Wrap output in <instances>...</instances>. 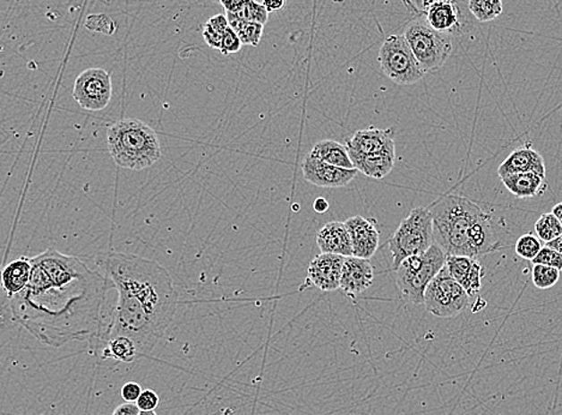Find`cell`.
Listing matches in <instances>:
<instances>
[{
	"label": "cell",
	"mask_w": 562,
	"mask_h": 415,
	"mask_svg": "<svg viewBox=\"0 0 562 415\" xmlns=\"http://www.w3.org/2000/svg\"><path fill=\"white\" fill-rule=\"evenodd\" d=\"M31 264L26 289L9 298L13 318L38 342L55 349L98 338L109 317L108 279L55 248L31 258Z\"/></svg>",
	"instance_id": "obj_1"
},
{
	"label": "cell",
	"mask_w": 562,
	"mask_h": 415,
	"mask_svg": "<svg viewBox=\"0 0 562 415\" xmlns=\"http://www.w3.org/2000/svg\"><path fill=\"white\" fill-rule=\"evenodd\" d=\"M95 264L118 298L105 329L90 343L125 336L140 357L148 356L175 318L179 296L171 275L158 262L116 251L98 254Z\"/></svg>",
	"instance_id": "obj_2"
},
{
	"label": "cell",
	"mask_w": 562,
	"mask_h": 415,
	"mask_svg": "<svg viewBox=\"0 0 562 415\" xmlns=\"http://www.w3.org/2000/svg\"><path fill=\"white\" fill-rule=\"evenodd\" d=\"M433 218L434 241L447 256L473 257L470 238L482 208L461 196H447L430 208Z\"/></svg>",
	"instance_id": "obj_3"
},
{
	"label": "cell",
	"mask_w": 562,
	"mask_h": 415,
	"mask_svg": "<svg viewBox=\"0 0 562 415\" xmlns=\"http://www.w3.org/2000/svg\"><path fill=\"white\" fill-rule=\"evenodd\" d=\"M109 154L119 168L142 171L161 159L157 131L140 119H120L107 130Z\"/></svg>",
	"instance_id": "obj_4"
},
{
	"label": "cell",
	"mask_w": 562,
	"mask_h": 415,
	"mask_svg": "<svg viewBox=\"0 0 562 415\" xmlns=\"http://www.w3.org/2000/svg\"><path fill=\"white\" fill-rule=\"evenodd\" d=\"M447 255L437 243L426 253L405 258L395 269L396 282L406 303L421 305L427 287L447 265Z\"/></svg>",
	"instance_id": "obj_5"
},
{
	"label": "cell",
	"mask_w": 562,
	"mask_h": 415,
	"mask_svg": "<svg viewBox=\"0 0 562 415\" xmlns=\"http://www.w3.org/2000/svg\"><path fill=\"white\" fill-rule=\"evenodd\" d=\"M434 243L432 212L430 208H413L388 240L394 269L405 258L426 253Z\"/></svg>",
	"instance_id": "obj_6"
},
{
	"label": "cell",
	"mask_w": 562,
	"mask_h": 415,
	"mask_svg": "<svg viewBox=\"0 0 562 415\" xmlns=\"http://www.w3.org/2000/svg\"><path fill=\"white\" fill-rule=\"evenodd\" d=\"M404 37L426 73L440 69L451 55L452 41L448 34L434 30L425 16H417L406 24Z\"/></svg>",
	"instance_id": "obj_7"
},
{
	"label": "cell",
	"mask_w": 562,
	"mask_h": 415,
	"mask_svg": "<svg viewBox=\"0 0 562 415\" xmlns=\"http://www.w3.org/2000/svg\"><path fill=\"white\" fill-rule=\"evenodd\" d=\"M378 62L385 76L401 86L415 84L427 73L413 55L404 35H391L385 39L378 55Z\"/></svg>",
	"instance_id": "obj_8"
},
{
	"label": "cell",
	"mask_w": 562,
	"mask_h": 415,
	"mask_svg": "<svg viewBox=\"0 0 562 415\" xmlns=\"http://www.w3.org/2000/svg\"><path fill=\"white\" fill-rule=\"evenodd\" d=\"M469 298L445 265L427 287L423 304L426 310L436 317L454 318L468 307Z\"/></svg>",
	"instance_id": "obj_9"
},
{
	"label": "cell",
	"mask_w": 562,
	"mask_h": 415,
	"mask_svg": "<svg viewBox=\"0 0 562 415\" xmlns=\"http://www.w3.org/2000/svg\"><path fill=\"white\" fill-rule=\"evenodd\" d=\"M112 94L111 73L98 67L84 70L73 84L72 97L86 111H104L111 102Z\"/></svg>",
	"instance_id": "obj_10"
},
{
	"label": "cell",
	"mask_w": 562,
	"mask_h": 415,
	"mask_svg": "<svg viewBox=\"0 0 562 415\" xmlns=\"http://www.w3.org/2000/svg\"><path fill=\"white\" fill-rule=\"evenodd\" d=\"M358 169L332 166L309 152L302 162V175L307 182L319 187L337 189L348 186L358 176Z\"/></svg>",
	"instance_id": "obj_11"
},
{
	"label": "cell",
	"mask_w": 562,
	"mask_h": 415,
	"mask_svg": "<svg viewBox=\"0 0 562 415\" xmlns=\"http://www.w3.org/2000/svg\"><path fill=\"white\" fill-rule=\"evenodd\" d=\"M345 260V257L339 256V255H318L307 269L311 283L323 292H334V290L341 289Z\"/></svg>",
	"instance_id": "obj_12"
},
{
	"label": "cell",
	"mask_w": 562,
	"mask_h": 415,
	"mask_svg": "<svg viewBox=\"0 0 562 415\" xmlns=\"http://www.w3.org/2000/svg\"><path fill=\"white\" fill-rule=\"evenodd\" d=\"M353 243V256L370 260L379 247V230L374 220L353 216L345 222Z\"/></svg>",
	"instance_id": "obj_13"
},
{
	"label": "cell",
	"mask_w": 562,
	"mask_h": 415,
	"mask_svg": "<svg viewBox=\"0 0 562 415\" xmlns=\"http://www.w3.org/2000/svg\"><path fill=\"white\" fill-rule=\"evenodd\" d=\"M374 269L370 260L355 256L345 257L343 264L341 290L349 297H356L372 286Z\"/></svg>",
	"instance_id": "obj_14"
},
{
	"label": "cell",
	"mask_w": 562,
	"mask_h": 415,
	"mask_svg": "<svg viewBox=\"0 0 562 415\" xmlns=\"http://www.w3.org/2000/svg\"><path fill=\"white\" fill-rule=\"evenodd\" d=\"M447 267L456 281L469 294L476 296L482 287L484 268L477 258L468 256H447Z\"/></svg>",
	"instance_id": "obj_15"
},
{
	"label": "cell",
	"mask_w": 562,
	"mask_h": 415,
	"mask_svg": "<svg viewBox=\"0 0 562 415\" xmlns=\"http://www.w3.org/2000/svg\"><path fill=\"white\" fill-rule=\"evenodd\" d=\"M526 172H535L537 175L546 177L543 156L535 149L529 147L515 149L498 169L500 179L515 173Z\"/></svg>",
	"instance_id": "obj_16"
},
{
	"label": "cell",
	"mask_w": 562,
	"mask_h": 415,
	"mask_svg": "<svg viewBox=\"0 0 562 415\" xmlns=\"http://www.w3.org/2000/svg\"><path fill=\"white\" fill-rule=\"evenodd\" d=\"M317 244L321 254L339 255L350 257L353 253L352 237L345 222L332 221L327 223L317 234Z\"/></svg>",
	"instance_id": "obj_17"
},
{
	"label": "cell",
	"mask_w": 562,
	"mask_h": 415,
	"mask_svg": "<svg viewBox=\"0 0 562 415\" xmlns=\"http://www.w3.org/2000/svg\"><path fill=\"white\" fill-rule=\"evenodd\" d=\"M395 143L387 145L372 154L352 156L355 169L363 175L373 179H383L392 171L395 166Z\"/></svg>",
	"instance_id": "obj_18"
},
{
	"label": "cell",
	"mask_w": 562,
	"mask_h": 415,
	"mask_svg": "<svg viewBox=\"0 0 562 415\" xmlns=\"http://www.w3.org/2000/svg\"><path fill=\"white\" fill-rule=\"evenodd\" d=\"M395 143L394 131L381 129L360 130L346 141L350 158L352 156L372 154Z\"/></svg>",
	"instance_id": "obj_19"
},
{
	"label": "cell",
	"mask_w": 562,
	"mask_h": 415,
	"mask_svg": "<svg viewBox=\"0 0 562 415\" xmlns=\"http://www.w3.org/2000/svg\"><path fill=\"white\" fill-rule=\"evenodd\" d=\"M425 19L434 30L440 33L451 34L462 28L461 10L456 0L437 3L427 12Z\"/></svg>",
	"instance_id": "obj_20"
},
{
	"label": "cell",
	"mask_w": 562,
	"mask_h": 415,
	"mask_svg": "<svg viewBox=\"0 0 562 415\" xmlns=\"http://www.w3.org/2000/svg\"><path fill=\"white\" fill-rule=\"evenodd\" d=\"M91 349L100 354L102 359L122 361V363H132L140 353L132 340L125 336H113L101 340V342L90 343Z\"/></svg>",
	"instance_id": "obj_21"
},
{
	"label": "cell",
	"mask_w": 562,
	"mask_h": 415,
	"mask_svg": "<svg viewBox=\"0 0 562 415\" xmlns=\"http://www.w3.org/2000/svg\"><path fill=\"white\" fill-rule=\"evenodd\" d=\"M505 187L518 198L540 196L546 191V177L535 172L515 173L501 178Z\"/></svg>",
	"instance_id": "obj_22"
},
{
	"label": "cell",
	"mask_w": 562,
	"mask_h": 415,
	"mask_svg": "<svg viewBox=\"0 0 562 415\" xmlns=\"http://www.w3.org/2000/svg\"><path fill=\"white\" fill-rule=\"evenodd\" d=\"M31 258L20 257L10 262L6 265L2 274L3 289L5 290L9 298L22 292L30 281L31 276Z\"/></svg>",
	"instance_id": "obj_23"
},
{
	"label": "cell",
	"mask_w": 562,
	"mask_h": 415,
	"mask_svg": "<svg viewBox=\"0 0 562 415\" xmlns=\"http://www.w3.org/2000/svg\"><path fill=\"white\" fill-rule=\"evenodd\" d=\"M310 152L332 166L348 169H355L354 163L350 158L348 148L346 145L338 143V142L332 140L318 142Z\"/></svg>",
	"instance_id": "obj_24"
},
{
	"label": "cell",
	"mask_w": 562,
	"mask_h": 415,
	"mask_svg": "<svg viewBox=\"0 0 562 415\" xmlns=\"http://www.w3.org/2000/svg\"><path fill=\"white\" fill-rule=\"evenodd\" d=\"M226 15H227L229 26L238 34L243 45L253 46V48L260 45L263 37L264 24L247 22L228 13H226Z\"/></svg>",
	"instance_id": "obj_25"
},
{
	"label": "cell",
	"mask_w": 562,
	"mask_h": 415,
	"mask_svg": "<svg viewBox=\"0 0 562 415\" xmlns=\"http://www.w3.org/2000/svg\"><path fill=\"white\" fill-rule=\"evenodd\" d=\"M469 12L480 22H490L503 13V0H469Z\"/></svg>",
	"instance_id": "obj_26"
},
{
	"label": "cell",
	"mask_w": 562,
	"mask_h": 415,
	"mask_svg": "<svg viewBox=\"0 0 562 415\" xmlns=\"http://www.w3.org/2000/svg\"><path fill=\"white\" fill-rule=\"evenodd\" d=\"M535 232L537 237L547 244L561 236L562 225L553 212H548V214L541 215L540 219L537 220Z\"/></svg>",
	"instance_id": "obj_27"
},
{
	"label": "cell",
	"mask_w": 562,
	"mask_h": 415,
	"mask_svg": "<svg viewBox=\"0 0 562 415\" xmlns=\"http://www.w3.org/2000/svg\"><path fill=\"white\" fill-rule=\"evenodd\" d=\"M233 16L238 17L240 20L247 21V22L265 24L268 20V12L263 4L256 2V0H246L243 5Z\"/></svg>",
	"instance_id": "obj_28"
},
{
	"label": "cell",
	"mask_w": 562,
	"mask_h": 415,
	"mask_svg": "<svg viewBox=\"0 0 562 415\" xmlns=\"http://www.w3.org/2000/svg\"><path fill=\"white\" fill-rule=\"evenodd\" d=\"M561 272L549 265L533 264L532 279L533 286L540 290L551 289L560 280Z\"/></svg>",
	"instance_id": "obj_29"
},
{
	"label": "cell",
	"mask_w": 562,
	"mask_h": 415,
	"mask_svg": "<svg viewBox=\"0 0 562 415\" xmlns=\"http://www.w3.org/2000/svg\"><path fill=\"white\" fill-rule=\"evenodd\" d=\"M542 240L532 233L523 234L515 243V254L523 260L533 261V258L542 250Z\"/></svg>",
	"instance_id": "obj_30"
},
{
	"label": "cell",
	"mask_w": 562,
	"mask_h": 415,
	"mask_svg": "<svg viewBox=\"0 0 562 415\" xmlns=\"http://www.w3.org/2000/svg\"><path fill=\"white\" fill-rule=\"evenodd\" d=\"M532 264L549 265V267L557 268L562 272V254L544 245L540 254L533 258Z\"/></svg>",
	"instance_id": "obj_31"
},
{
	"label": "cell",
	"mask_w": 562,
	"mask_h": 415,
	"mask_svg": "<svg viewBox=\"0 0 562 415\" xmlns=\"http://www.w3.org/2000/svg\"><path fill=\"white\" fill-rule=\"evenodd\" d=\"M440 2H455V0H402L406 10L416 16H426L427 12Z\"/></svg>",
	"instance_id": "obj_32"
},
{
	"label": "cell",
	"mask_w": 562,
	"mask_h": 415,
	"mask_svg": "<svg viewBox=\"0 0 562 415\" xmlns=\"http://www.w3.org/2000/svg\"><path fill=\"white\" fill-rule=\"evenodd\" d=\"M242 48L243 42L240 40L238 34L229 26L228 30H226L224 39H222L220 52L224 56L234 55V53H238Z\"/></svg>",
	"instance_id": "obj_33"
},
{
	"label": "cell",
	"mask_w": 562,
	"mask_h": 415,
	"mask_svg": "<svg viewBox=\"0 0 562 415\" xmlns=\"http://www.w3.org/2000/svg\"><path fill=\"white\" fill-rule=\"evenodd\" d=\"M140 411H155L160 404V397L151 389L143 390L136 402Z\"/></svg>",
	"instance_id": "obj_34"
},
{
	"label": "cell",
	"mask_w": 562,
	"mask_h": 415,
	"mask_svg": "<svg viewBox=\"0 0 562 415\" xmlns=\"http://www.w3.org/2000/svg\"><path fill=\"white\" fill-rule=\"evenodd\" d=\"M201 34H203L204 41L210 48L218 49L220 51L222 45V39H224L225 33H221L217 30H214L208 22L201 28Z\"/></svg>",
	"instance_id": "obj_35"
},
{
	"label": "cell",
	"mask_w": 562,
	"mask_h": 415,
	"mask_svg": "<svg viewBox=\"0 0 562 415\" xmlns=\"http://www.w3.org/2000/svg\"><path fill=\"white\" fill-rule=\"evenodd\" d=\"M142 393V386L136 382H127L122 388V397L125 402L136 403Z\"/></svg>",
	"instance_id": "obj_36"
},
{
	"label": "cell",
	"mask_w": 562,
	"mask_h": 415,
	"mask_svg": "<svg viewBox=\"0 0 562 415\" xmlns=\"http://www.w3.org/2000/svg\"><path fill=\"white\" fill-rule=\"evenodd\" d=\"M140 410L136 403L123 402L113 411L112 415H140Z\"/></svg>",
	"instance_id": "obj_37"
},
{
	"label": "cell",
	"mask_w": 562,
	"mask_h": 415,
	"mask_svg": "<svg viewBox=\"0 0 562 415\" xmlns=\"http://www.w3.org/2000/svg\"><path fill=\"white\" fill-rule=\"evenodd\" d=\"M245 2L246 0H220V4L224 6L226 13H235Z\"/></svg>",
	"instance_id": "obj_38"
},
{
	"label": "cell",
	"mask_w": 562,
	"mask_h": 415,
	"mask_svg": "<svg viewBox=\"0 0 562 415\" xmlns=\"http://www.w3.org/2000/svg\"><path fill=\"white\" fill-rule=\"evenodd\" d=\"M263 5L268 13H275L285 8V0H263Z\"/></svg>",
	"instance_id": "obj_39"
},
{
	"label": "cell",
	"mask_w": 562,
	"mask_h": 415,
	"mask_svg": "<svg viewBox=\"0 0 562 415\" xmlns=\"http://www.w3.org/2000/svg\"><path fill=\"white\" fill-rule=\"evenodd\" d=\"M313 208L314 211L319 212V214H323V212H327L328 211V201L323 197L317 198V200L314 201Z\"/></svg>",
	"instance_id": "obj_40"
},
{
	"label": "cell",
	"mask_w": 562,
	"mask_h": 415,
	"mask_svg": "<svg viewBox=\"0 0 562 415\" xmlns=\"http://www.w3.org/2000/svg\"><path fill=\"white\" fill-rule=\"evenodd\" d=\"M546 246L553 248V250L558 251V253L562 254V234L560 237H558L557 239H554L553 241H549V243H547Z\"/></svg>",
	"instance_id": "obj_41"
},
{
	"label": "cell",
	"mask_w": 562,
	"mask_h": 415,
	"mask_svg": "<svg viewBox=\"0 0 562 415\" xmlns=\"http://www.w3.org/2000/svg\"><path fill=\"white\" fill-rule=\"evenodd\" d=\"M555 216L558 219V221L561 222L562 225V202L557 205H554L553 211H551Z\"/></svg>",
	"instance_id": "obj_42"
},
{
	"label": "cell",
	"mask_w": 562,
	"mask_h": 415,
	"mask_svg": "<svg viewBox=\"0 0 562 415\" xmlns=\"http://www.w3.org/2000/svg\"><path fill=\"white\" fill-rule=\"evenodd\" d=\"M140 415H158L155 411H140Z\"/></svg>",
	"instance_id": "obj_43"
},
{
	"label": "cell",
	"mask_w": 562,
	"mask_h": 415,
	"mask_svg": "<svg viewBox=\"0 0 562 415\" xmlns=\"http://www.w3.org/2000/svg\"><path fill=\"white\" fill-rule=\"evenodd\" d=\"M215 3H220V0H213Z\"/></svg>",
	"instance_id": "obj_44"
}]
</instances>
